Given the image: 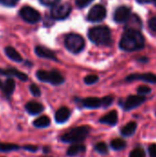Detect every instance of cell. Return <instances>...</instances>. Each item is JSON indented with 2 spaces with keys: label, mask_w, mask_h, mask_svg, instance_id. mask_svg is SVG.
Segmentation results:
<instances>
[{
  "label": "cell",
  "mask_w": 156,
  "mask_h": 157,
  "mask_svg": "<svg viewBox=\"0 0 156 157\" xmlns=\"http://www.w3.org/2000/svg\"><path fill=\"white\" fill-rule=\"evenodd\" d=\"M144 37L141 31L126 30L122 35L120 48L126 52H135L142 50L144 47Z\"/></svg>",
  "instance_id": "6da1fadb"
},
{
  "label": "cell",
  "mask_w": 156,
  "mask_h": 157,
  "mask_svg": "<svg viewBox=\"0 0 156 157\" xmlns=\"http://www.w3.org/2000/svg\"><path fill=\"white\" fill-rule=\"evenodd\" d=\"M91 132V127L87 125L78 126L71 129L69 132H65L61 138V142L64 144H82L89 135Z\"/></svg>",
  "instance_id": "7a4b0ae2"
},
{
  "label": "cell",
  "mask_w": 156,
  "mask_h": 157,
  "mask_svg": "<svg viewBox=\"0 0 156 157\" xmlns=\"http://www.w3.org/2000/svg\"><path fill=\"white\" fill-rule=\"evenodd\" d=\"M88 38L92 42L97 45L108 44L111 40V33L108 27L97 26L88 31Z\"/></svg>",
  "instance_id": "3957f363"
},
{
  "label": "cell",
  "mask_w": 156,
  "mask_h": 157,
  "mask_svg": "<svg viewBox=\"0 0 156 157\" xmlns=\"http://www.w3.org/2000/svg\"><path fill=\"white\" fill-rule=\"evenodd\" d=\"M36 76L40 82L50 83L51 85L53 86H60L63 84L65 81L63 75L57 70H51L50 72L44 70H39L36 73Z\"/></svg>",
  "instance_id": "277c9868"
},
{
  "label": "cell",
  "mask_w": 156,
  "mask_h": 157,
  "mask_svg": "<svg viewBox=\"0 0 156 157\" xmlns=\"http://www.w3.org/2000/svg\"><path fill=\"white\" fill-rule=\"evenodd\" d=\"M64 44L66 49L71 52L72 53H79L81 52L84 48H85V40L83 39L82 36L75 34V33H71L68 34L65 37L64 40Z\"/></svg>",
  "instance_id": "5b68a950"
},
{
  "label": "cell",
  "mask_w": 156,
  "mask_h": 157,
  "mask_svg": "<svg viewBox=\"0 0 156 157\" xmlns=\"http://www.w3.org/2000/svg\"><path fill=\"white\" fill-rule=\"evenodd\" d=\"M146 100H147V98L144 96H141V95L129 96L124 100L120 99L119 104L124 111H131L134 109H137L143 103H145Z\"/></svg>",
  "instance_id": "8992f818"
},
{
  "label": "cell",
  "mask_w": 156,
  "mask_h": 157,
  "mask_svg": "<svg viewBox=\"0 0 156 157\" xmlns=\"http://www.w3.org/2000/svg\"><path fill=\"white\" fill-rule=\"evenodd\" d=\"M19 16L28 23L30 24H35L38 23L41 17L39 11H37L35 8L29 6H25L19 10Z\"/></svg>",
  "instance_id": "52a82bcc"
},
{
  "label": "cell",
  "mask_w": 156,
  "mask_h": 157,
  "mask_svg": "<svg viewBox=\"0 0 156 157\" xmlns=\"http://www.w3.org/2000/svg\"><path fill=\"white\" fill-rule=\"evenodd\" d=\"M72 11V7L69 4H60V5H56L54 6H52L51 10V15L52 17V18L54 19H64L66 18L70 13Z\"/></svg>",
  "instance_id": "ba28073f"
},
{
  "label": "cell",
  "mask_w": 156,
  "mask_h": 157,
  "mask_svg": "<svg viewBox=\"0 0 156 157\" xmlns=\"http://www.w3.org/2000/svg\"><path fill=\"white\" fill-rule=\"evenodd\" d=\"M107 15V10L102 5H96L91 7L87 15V20L91 22H100Z\"/></svg>",
  "instance_id": "9c48e42d"
},
{
  "label": "cell",
  "mask_w": 156,
  "mask_h": 157,
  "mask_svg": "<svg viewBox=\"0 0 156 157\" xmlns=\"http://www.w3.org/2000/svg\"><path fill=\"white\" fill-rule=\"evenodd\" d=\"M125 81L130 83L132 81H143L145 83H150V84H156V75L153 73H136V74H131L129 75L126 78Z\"/></svg>",
  "instance_id": "30bf717a"
},
{
  "label": "cell",
  "mask_w": 156,
  "mask_h": 157,
  "mask_svg": "<svg viewBox=\"0 0 156 157\" xmlns=\"http://www.w3.org/2000/svg\"><path fill=\"white\" fill-rule=\"evenodd\" d=\"M74 101L76 103L81 104L82 107L86 109H99L102 107L101 98H95V97L86 98L84 99H80L79 98H74Z\"/></svg>",
  "instance_id": "8fae6325"
},
{
  "label": "cell",
  "mask_w": 156,
  "mask_h": 157,
  "mask_svg": "<svg viewBox=\"0 0 156 157\" xmlns=\"http://www.w3.org/2000/svg\"><path fill=\"white\" fill-rule=\"evenodd\" d=\"M131 15V10L129 6H121L116 9L114 13V20L117 23H127Z\"/></svg>",
  "instance_id": "7c38bea8"
},
{
  "label": "cell",
  "mask_w": 156,
  "mask_h": 157,
  "mask_svg": "<svg viewBox=\"0 0 156 157\" xmlns=\"http://www.w3.org/2000/svg\"><path fill=\"white\" fill-rule=\"evenodd\" d=\"M71 117V110L67 107H62L60 108L54 115V120L57 123L63 124L65 123Z\"/></svg>",
  "instance_id": "4fadbf2b"
},
{
  "label": "cell",
  "mask_w": 156,
  "mask_h": 157,
  "mask_svg": "<svg viewBox=\"0 0 156 157\" xmlns=\"http://www.w3.org/2000/svg\"><path fill=\"white\" fill-rule=\"evenodd\" d=\"M142 28H143V23H142L141 18L136 14L131 15L130 19L126 23V30L140 31Z\"/></svg>",
  "instance_id": "5bb4252c"
},
{
  "label": "cell",
  "mask_w": 156,
  "mask_h": 157,
  "mask_svg": "<svg viewBox=\"0 0 156 157\" xmlns=\"http://www.w3.org/2000/svg\"><path fill=\"white\" fill-rule=\"evenodd\" d=\"M35 53L39 56V57H41V58H45V59H50V60H52V61H58L55 53L51 51L50 49L46 48V47H43V46H36L35 47Z\"/></svg>",
  "instance_id": "9a60e30c"
},
{
  "label": "cell",
  "mask_w": 156,
  "mask_h": 157,
  "mask_svg": "<svg viewBox=\"0 0 156 157\" xmlns=\"http://www.w3.org/2000/svg\"><path fill=\"white\" fill-rule=\"evenodd\" d=\"M118 113L116 110H111L108 114L104 115L99 119V122L102 124H106L108 126H115L118 123Z\"/></svg>",
  "instance_id": "2e32d148"
},
{
  "label": "cell",
  "mask_w": 156,
  "mask_h": 157,
  "mask_svg": "<svg viewBox=\"0 0 156 157\" xmlns=\"http://www.w3.org/2000/svg\"><path fill=\"white\" fill-rule=\"evenodd\" d=\"M0 75H6V76H15L21 81H27L29 79V77L26 74L17 70L16 68H8V69H1L0 68Z\"/></svg>",
  "instance_id": "e0dca14e"
},
{
  "label": "cell",
  "mask_w": 156,
  "mask_h": 157,
  "mask_svg": "<svg viewBox=\"0 0 156 157\" xmlns=\"http://www.w3.org/2000/svg\"><path fill=\"white\" fill-rule=\"evenodd\" d=\"M26 110L30 115H38L44 110V107L42 104L36 101H29L25 106Z\"/></svg>",
  "instance_id": "ac0fdd59"
},
{
  "label": "cell",
  "mask_w": 156,
  "mask_h": 157,
  "mask_svg": "<svg viewBox=\"0 0 156 157\" xmlns=\"http://www.w3.org/2000/svg\"><path fill=\"white\" fill-rule=\"evenodd\" d=\"M86 150V147L83 144H72L66 151V155L69 157L77 156L81 154H84Z\"/></svg>",
  "instance_id": "d6986e66"
},
{
  "label": "cell",
  "mask_w": 156,
  "mask_h": 157,
  "mask_svg": "<svg viewBox=\"0 0 156 157\" xmlns=\"http://www.w3.org/2000/svg\"><path fill=\"white\" fill-rule=\"evenodd\" d=\"M137 122L135 121H130L129 123H127L125 126H123L120 130V134L123 137H131L132 136L137 130Z\"/></svg>",
  "instance_id": "ffe728a7"
},
{
  "label": "cell",
  "mask_w": 156,
  "mask_h": 157,
  "mask_svg": "<svg viewBox=\"0 0 156 157\" xmlns=\"http://www.w3.org/2000/svg\"><path fill=\"white\" fill-rule=\"evenodd\" d=\"M15 87H16V83H15V80L13 78H8L4 84H3V86H2V90L4 92V94L6 96V97H10L14 90H15Z\"/></svg>",
  "instance_id": "44dd1931"
},
{
  "label": "cell",
  "mask_w": 156,
  "mask_h": 157,
  "mask_svg": "<svg viewBox=\"0 0 156 157\" xmlns=\"http://www.w3.org/2000/svg\"><path fill=\"white\" fill-rule=\"evenodd\" d=\"M5 53L6 54V56L11 59L12 61L14 62H17V63H20L22 61V57L21 55L16 51L15 48L11 47V46H7L6 49H5Z\"/></svg>",
  "instance_id": "7402d4cb"
},
{
  "label": "cell",
  "mask_w": 156,
  "mask_h": 157,
  "mask_svg": "<svg viewBox=\"0 0 156 157\" xmlns=\"http://www.w3.org/2000/svg\"><path fill=\"white\" fill-rule=\"evenodd\" d=\"M33 125L36 128H46L51 125V119L48 116H40L33 121Z\"/></svg>",
  "instance_id": "603a6c76"
},
{
  "label": "cell",
  "mask_w": 156,
  "mask_h": 157,
  "mask_svg": "<svg viewBox=\"0 0 156 157\" xmlns=\"http://www.w3.org/2000/svg\"><path fill=\"white\" fill-rule=\"evenodd\" d=\"M110 147L114 151H121L127 147V143L123 139L117 138V139H114L110 142Z\"/></svg>",
  "instance_id": "cb8c5ba5"
},
{
  "label": "cell",
  "mask_w": 156,
  "mask_h": 157,
  "mask_svg": "<svg viewBox=\"0 0 156 157\" xmlns=\"http://www.w3.org/2000/svg\"><path fill=\"white\" fill-rule=\"evenodd\" d=\"M94 150L100 155H108V147L104 142H100V143L97 144L94 146Z\"/></svg>",
  "instance_id": "d4e9b609"
},
{
  "label": "cell",
  "mask_w": 156,
  "mask_h": 157,
  "mask_svg": "<svg viewBox=\"0 0 156 157\" xmlns=\"http://www.w3.org/2000/svg\"><path fill=\"white\" fill-rule=\"evenodd\" d=\"M19 150V146L12 144H4L0 143V152H11Z\"/></svg>",
  "instance_id": "484cf974"
},
{
  "label": "cell",
  "mask_w": 156,
  "mask_h": 157,
  "mask_svg": "<svg viewBox=\"0 0 156 157\" xmlns=\"http://www.w3.org/2000/svg\"><path fill=\"white\" fill-rule=\"evenodd\" d=\"M101 100H102V108L107 109V108L110 107L113 104L114 97L113 96H106V97L102 98Z\"/></svg>",
  "instance_id": "4316f807"
},
{
  "label": "cell",
  "mask_w": 156,
  "mask_h": 157,
  "mask_svg": "<svg viewBox=\"0 0 156 157\" xmlns=\"http://www.w3.org/2000/svg\"><path fill=\"white\" fill-rule=\"evenodd\" d=\"M130 157H146V154L143 148L137 147L131 152Z\"/></svg>",
  "instance_id": "83f0119b"
},
{
  "label": "cell",
  "mask_w": 156,
  "mask_h": 157,
  "mask_svg": "<svg viewBox=\"0 0 156 157\" xmlns=\"http://www.w3.org/2000/svg\"><path fill=\"white\" fill-rule=\"evenodd\" d=\"M98 76L96 75H86L84 79V82L86 84V85H94L96 84L97 81H98Z\"/></svg>",
  "instance_id": "f1b7e54d"
},
{
  "label": "cell",
  "mask_w": 156,
  "mask_h": 157,
  "mask_svg": "<svg viewBox=\"0 0 156 157\" xmlns=\"http://www.w3.org/2000/svg\"><path fill=\"white\" fill-rule=\"evenodd\" d=\"M137 92H138V95L145 97L146 95H148V94H150L152 92V89L148 86H140L137 88Z\"/></svg>",
  "instance_id": "f546056e"
},
{
  "label": "cell",
  "mask_w": 156,
  "mask_h": 157,
  "mask_svg": "<svg viewBox=\"0 0 156 157\" xmlns=\"http://www.w3.org/2000/svg\"><path fill=\"white\" fill-rule=\"evenodd\" d=\"M29 90H30V93H31L34 97H40V94H41L40 87H39L36 84H31L30 86H29Z\"/></svg>",
  "instance_id": "4dcf8cb0"
},
{
  "label": "cell",
  "mask_w": 156,
  "mask_h": 157,
  "mask_svg": "<svg viewBox=\"0 0 156 157\" xmlns=\"http://www.w3.org/2000/svg\"><path fill=\"white\" fill-rule=\"evenodd\" d=\"M18 1L19 0H0V4L5 6L11 7V6H15L18 3Z\"/></svg>",
  "instance_id": "1f68e13d"
},
{
  "label": "cell",
  "mask_w": 156,
  "mask_h": 157,
  "mask_svg": "<svg viewBox=\"0 0 156 157\" xmlns=\"http://www.w3.org/2000/svg\"><path fill=\"white\" fill-rule=\"evenodd\" d=\"M94 0H75V4L78 7L83 8V7H86V6H88Z\"/></svg>",
  "instance_id": "d6a6232c"
},
{
  "label": "cell",
  "mask_w": 156,
  "mask_h": 157,
  "mask_svg": "<svg viewBox=\"0 0 156 157\" xmlns=\"http://www.w3.org/2000/svg\"><path fill=\"white\" fill-rule=\"evenodd\" d=\"M40 2L44 5V6H56L60 0H40Z\"/></svg>",
  "instance_id": "836d02e7"
},
{
  "label": "cell",
  "mask_w": 156,
  "mask_h": 157,
  "mask_svg": "<svg viewBox=\"0 0 156 157\" xmlns=\"http://www.w3.org/2000/svg\"><path fill=\"white\" fill-rule=\"evenodd\" d=\"M150 157H156V144H153L148 148Z\"/></svg>",
  "instance_id": "e575fe53"
},
{
  "label": "cell",
  "mask_w": 156,
  "mask_h": 157,
  "mask_svg": "<svg viewBox=\"0 0 156 157\" xmlns=\"http://www.w3.org/2000/svg\"><path fill=\"white\" fill-rule=\"evenodd\" d=\"M23 149L26 150V151H29V152H31V153H35L38 151V146L36 145H25L23 146Z\"/></svg>",
  "instance_id": "d590c367"
},
{
  "label": "cell",
  "mask_w": 156,
  "mask_h": 157,
  "mask_svg": "<svg viewBox=\"0 0 156 157\" xmlns=\"http://www.w3.org/2000/svg\"><path fill=\"white\" fill-rule=\"evenodd\" d=\"M149 26H150V29L156 32V17H154L150 19L149 21Z\"/></svg>",
  "instance_id": "8d00e7d4"
},
{
  "label": "cell",
  "mask_w": 156,
  "mask_h": 157,
  "mask_svg": "<svg viewBox=\"0 0 156 157\" xmlns=\"http://www.w3.org/2000/svg\"><path fill=\"white\" fill-rule=\"evenodd\" d=\"M139 3L141 4H148V3H152V2H154L155 0H137Z\"/></svg>",
  "instance_id": "74e56055"
},
{
  "label": "cell",
  "mask_w": 156,
  "mask_h": 157,
  "mask_svg": "<svg viewBox=\"0 0 156 157\" xmlns=\"http://www.w3.org/2000/svg\"><path fill=\"white\" fill-rule=\"evenodd\" d=\"M148 61H149V59L147 57H142V58L138 59V62H140V63H147Z\"/></svg>",
  "instance_id": "f35d334b"
},
{
  "label": "cell",
  "mask_w": 156,
  "mask_h": 157,
  "mask_svg": "<svg viewBox=\"0 0 156 157\" xmlns=\"http://www.w3.org/2000/svg\"><path fill=\"white\" fill-rule=\"evenodd\" d=\"M50 152H51V148H50L49 146H45V147H43V153L48 154V153H50Z\"/></svg>",
  "instance_id": "ab89813d"
},
{
  "label": "cell",
  "mask_w": 156,
  "mask_h": 157,
  "mask_svg": "<svg viewBox=\"0 0 156 157\" xmlns=\"http://www.w3.org/2000/svg\"><path fill=\"white\" fill-rule=\"evenodd\" d=\"M3 86V84H2V82L0 81V87H2Z\"/></svg>",
  "instance_id": "60d3db41"
},
{
  "label": "cell",
  "mask_w": 156,
  "mask_h": 157,
  "mask_svg": "<svg viewBox=\"0 0 156 157\" xmlns=\"http://www.w3.org/2000/svg\"><path fill=\"white\" fill-rule=\"evenodd\" d=\"M43 157H51V156H43Z\"/></svg>",
  "instance_id": "b9f144b4"
},
{
  "label": "cell",
  "mask_w": 156,
  "mask_h": 157,
  "mask_svg": "<svg viewBox=\"0 0 156 157\" xmlns=\"http://www.w3.org/2000/svg\"><path fill=\"white\" fill-rule=\"evenodd\" d=\"M154 3H155V6H156V0H155V1H154Z\"/></svg>",
  "instance_id": "7bdbcfd3"
},
{
  "label": "cell",
  "mask_w": 156,
  "mask_h": 157,
  "mask_svg": "<svg viewBox=\"0 0 156 157\" xmlns=\"http://www.w3.org/2000/svg\"><path fill=\"white\" fill-rule=\"evenodd\" d=\"M155 115H156V112H155Z\"/></svg>",
  "instance_id": "ee69618b"
}]
</instances>
